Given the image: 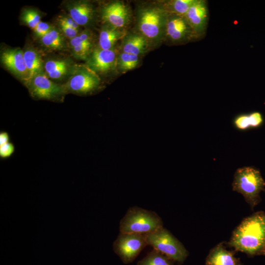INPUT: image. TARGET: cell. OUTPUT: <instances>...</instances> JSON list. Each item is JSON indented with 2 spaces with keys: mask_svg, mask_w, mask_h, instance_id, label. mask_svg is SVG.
I'll list each match as a JSON object with an SVG mask.
<instances>
[{
  "mask_svg": "<svg viewBox=\"0 0 265 265\" xmlns=\"http://www.w3.org/2000/svg\"><path fill=\"white\" fill-rule=\"evenodd\" d=\"M206 265H241L234 254L227 250L221 243L212 248L206 260Z\"/></svg>",
  "mask_w": 265,
  "mask_h": 265,
  "instance_id": "obj_15",
  "label": "cell"
},
{
  "mask_svg": "<svg viewBox=\"0 0 265 265\" xmlns=\"http://www.w3.org/2000/svg\"><path fill=\"white\" fill-rule=\"evenodd\" d=\"M40 18V14L33 9H26L21 15L22 22L32 29L41 22Z\"/></svg>",
  "mask_w": 265,
  "mask_h": 265,
  "instance_id": "obj_26",
  "label": "cell"
},
{
  "mask_svg": "<svg viewBox=\"0 0 265 265\" xmlns=\"http://www.w3.org/2000/svg\"><path fill=\"white\" fill-rule=\"evenodd\" d=\"M26 85L30 95L38 99L52 100L65 92L62 85L50 80L42 72L36 75Z\"/></svg>",
  "mask_w": 265,
  "mask_h": 265,
  "instance_id": "obj_7",
  "label": "cell"
},
{
  "mask_svg": "<svg viewBox=\"0 0 265 265\" xmlns=\"http://www.w3.org/2000/svg\"><path fill=\"white\" fill-rule=\"evenodd\" d=\"M53 27L50 24L41 21L33 29V31L37 37L41 38L51 31Z\"/></svg>",
  "mask_w": 265,
  "mask_h": 265,
  "instance_id": "obj_27",
  "label": "cell"
},
{
  "mask_svg": "<svg viewBox=\"0 0 265 265\" xmlns=\"http://www.w3.org/2000/svg\"><path fill=\"white\" fill-rule=\"evenodd\" d=\"M14 145L9 142L0 146V157L2 159L8 158L14 153Z\"/></svg>",
  "mask_w": 265,
  "mask_h": 265,
  "instance_id": "obj_29",
  "label": "cell"
},
{
  "mask_svg": "<svg viewBox=\"0 0 265 265\" xmlns=\"http://www.w3.org/2000/svg\"><path fill=\"white\" fill-rule=\"evenodd\" d=\"M126 35L124 29H120L108 24L101 30L99 37V48L103 50L113 49L115 43Z\"/></svg>",
  "mask_w": 265,
  "mask_h": 265,
  "instance_id": "obj_16",
  "label": "cell"
},
{
  "mask_svg": "<svg viewBox=\"0 0 265 265\" xmlns=\"http://www.w3.org/2000/svg\"><path fill=\"white\" fill-rule=\"evenodd\" d=\"M168 13L162 6H149L140 9L137 27L140 34L147 40L156 42L165 35Z\"/></svg>",
  "mask_w": 265,
  "mask_h": 265,
  "instance_id": "obj_4",
  "label": "cell"
},
{
  "mask_svg": "<svg viewBox=\"0 0 265 265\" xmlns=\"http://www.w3.org/2000/svg\"><path fill=\"white\" fill-rule=\"evenodd\" d=\"M228 244L250 255H261L265 244V212L245 218L233 232Z\"/></svg>",
  "mask_w": 265,
  "mask_h": 265,
  "instance_id": "obj_1",
  "label": "cell"
},
{
  "mask_svg": "<svg viewBox=\"0 0 265 265\" xmlns=\"http://www.w3.org/2000/svg\"><path fill=\"white\" fill-rule=\"evenodd\" d=\"M139 63V56L122 52L118 54L116 65L122 72L135 68Z\"/></svg>",
  "mask_w": 265,
  "mask_h": 265,
  "instance_id": "obj_25",
  "label": "cell"
},
{
  "mask_svg": "<svg viewBox=\"0 0 265 265\" xmlns=\"http://www.w3.org/2000/svg\"><path fill=\"white\" fill-rule=\"evenodd\" d=\"M40 41L44 47L53 50H62L65 47L62 35L54 27L40 38Z\"/></svg>",
  "mask_w": 265,
  "mask_h": 265,
  "instance_id": "obj_21",
  "label": "cell"
},
{
  "mask_svg": "<svg viewBox=\"0 0 265 265\" xmlns=\"http://www.w3.org/2000/svg\"><path fill=\"white\" fill-rule=\"evenodd\" d=\"M147 245L146 234L120 233L113 242V247L122 262L129 264Z\"/></svg>",
  "mask_w": 265,
  "mask_h": 265,
  "instance_id": "obj_6",
  "label": "cell"
},
{
  "mask_svg": "<svg viewBox=\"0 0 265 265\" xmlns=\"http://www.w3.org/2000/svg\"><path fill=\"white\" fill-rule=\"evenodd\" d=\"M184 17L195 37H199L205 32L208 23V9L206 1L195 0Z\"/></svg>",
  "mask_w": 265,
  "mask_h": 265,
  "instance_id": "obj_9",
  "label": "cell"
},
{
  "mask_svg": "<svg viewBox=\"0 0 265 265\" xmlns=\"http://www.w3.org/2000/svg\"><path fill=\"white\" fill-rule=\"evenodd\" d=\"M163 227V222L155 212L138 207L130 208L120 222V233L147 234Z\"/></svg>",
  "mask_w": 265,
  "mask_h": 265,
  "instance_id": "obj_2",
  "label": "cell"
},
{
  "mask_svg": "<svg viewBox=\"0 0 265 265\" xmlns=\"http://www.w3.org/2000/svg\"><path fill=\"white\" fill-rule=\"evenodd\" d=\"M9 136L6 132H2L0 133V146L9 142Z\"/></svg>",
  "mask_w": 265,
  "mask_h": 265,
  "instance_id": "obj_32",
  "label": "cell"
},
{
  "mask_svg": "<svg viewBox=\"0 0 265 265\" xmlns=\"http://www.w3.org/2000/svg\"><path fill=\"white\" fill-rule=\"evenodd\" d=\"M264 122L262 114L257 111L248 114H243L236 117L233 120V124L237 129L245 131L252 128H257L261 126Z\"/></svg>",
  "mask_w": 265,
  "mask_h": 265,
  "instance_id": "obj_19",
  "label": "cell"
},
{
  "mask_svg": "<svg viewBox=\"0 0 265 265\" xmlns=\"http://www.w3.org/2000/svg\"><path fill=\"white\" fill-rule=\"evenodd\" d=\"M146 237L148 245L174 261L183 263L188 256V251L183 244L163 227L146 234Z\"/></svg>",
  "mask_w": 265,
  "mask_h": 265,
  "instance_id": "obj_5",
  "label": "cell"
},
{
  "mask_svg": "<svg viewBox=\"0 0 265 265\" xmlns=\"http://www.w3.org/2000/svg\"><path fill=\"white\" fill-rule=\"evenodd\" d=\"M165 35L173 42H180L196 38L184 17L169 14L165 29Z\"/></svg>",
  "mask_w": 265,
  "mask_h": 265,
  "instance_id": "obj_11",
  "label": "cell"
},
{
  "mask_svg": "<svg viewBox=\"0 0 265 265\" xmlns=\"http://www.w3.org/2000/svg\"><path fill=\"white\" fill-rule=\"evenodd\" d=\"M232 187L253 207L258 203L260 194L265 188V181L259 170L246 166L238 168L235 172Z\"/></svg>",
  "mask_w": 265,
  "mask_h": 265,
  "instance_id": "obj_3",
  "label": "cell"
},
{
  "mask_svg": "<svg viewBox=\"0 0 265 265\" xmlns=\"http://www.w3.org/2000/svg\"><path fill=\"white\" fill-rule=\"evenodd\" d=\"M173 261L165 255L153 249L138 262L137 265H173Z\"/></svg>",
  "mask_w": 265,
  "mask_h": 265,
  "instance_id": "obj_24",
  "label": "cell"
},
{
  "mask_svg": "<svg viewBox=\"0 0 265 265\" xmlns=\"http://www.w3.org/2000/svg\"><path fill=\"white\" fill-rule=\"evenodd\" d=\"M58 22L65 24L68 26L79 30V25L69 15L60 16Z\"/></svg>",
  "mask_w": 265,
  "mask_h": 265,
  "instance_id": "obj_30",
  "label": "cell"
},
{
  "mask_svg": "<svg viewBox=\"0 0 265 265\" xmlns=\"http://www.w3.org/2000/svg\"><path fill=\"white\" fill-rule=\"evenodd\" d=\"M261 255H265V244L264 247V248H263V249L262 250Z\"/></svg>",
  "mask_w": 265,
  "mask_h": 265,
  "instance_id": "obj_33",
  "label": "cell"
},
{
  "mask_svg": "<svg viewBox=\"0 0 265 265\" xmlns=\"http://www.w3.org/2000/svg\"><path fill=\"white\" fill-rule=\"evenodd\" d=\"M195 0H173L167 1L162 6L170 15L184 17Z\"/></svg>",
  "mask_w": 265,
  "mask_h": 265,
  "instance_id": "obj_22",
  "label": "cell"
},
{
  "mask_svg": "<svg viewBox=\"0 0 265 265\" xmlns=\"http://www.w3.org/2000/svg\"><path fill=\"white\" fill-rule=\"evenodd\" d=\"M24 57L27 70V78L25 81L26 84L36 75L41 72L43 61L39 53L31 48L24 51Z\"/></svg>",
  "mask_w": 265,
  "mask_h": 265,
  "instance_id": "obj_18",
  "label": "cell"
},
{
  "mask_svg": "<svg viewBox=\"0 0 265 265\" xmlns=\"http://www.w3.org/2000/svg\"><path fill=\"white\" fill-rule=\"evenodd\" d=\"M80 40L83 42L92 43L93 38L91 33L87 30H83L78 34Z\"/></svg>",
  "mask_w": 265,
  "mask_h": 265,
  "instance_id": "obj_31",
  "label": "cell"
},
{
  "mask_svg": "<svg viewBox=\"0 0 265 265\" xmlns=\"http://www.w3.org/2000/svg\"><path fill=\"white\" fill-rule=\"evenodd\" d=\"M48 76L53 79H60L65 76L70 69V64L67 60L62 59L49 60L44 65Z\"/></svg>",
  "mask_w": 265,
  "mask_h": 265,
  "instance_id": "obj_20",
  "label": "cell"
},
{
  "mask_svg": "<svg viewBox=\"0 0 265 265\" xmlns=\"http://www.w3.org/2000/svg\"><path fill=\"white\" fill-rule=\"evenodd\" d=\"M70 45L73 54L75 57L86 59L91 53L93 44L81 41L78 34L75 37L70 39Z\"/></svg>",
  "mask_w": 265,
  "mask_h": 265,
  "instance_id": "obj_23",
  "label": "cell"
},
{
  "mask_svg": "<svg viewBox=\"0 0 265 265\" xmlns=\"http://www.w3.org/2000/svg\"><path fill=\"white\" fill-rule=\"evenodd\" d=\"M100 79L97 74L89 68L77 70L62 85L65 92L87 93L95 90L99 85Z\"/></svg>",
  "mask_w": 265,
  "mask_h": 265,
  "instance_id": "obj_8",
  "label": "cell"
},
{
  "mask_svg": "<svg viewBox=\"0 0 265 265\" xmlns=\"http://www.w3.org/2000/svg\"><path fill=\"white\" fill-rule=\"evenodd\" d=\"M1 62L12 73L26 81L27 70L24 57V52L20 48L8 49L1 53Z\"/></svg>",
  "mask_w": 265,
  "mask_h": 265,
  "instance_id": "obj_13",
  "label": "cell"
},
{
  "mask_svg": "<svg viewBox=\"0 0 265 265\" xmlns=\"http://www.w3.org/2000/svg\"><path fill=\"white\" fill-rule=\"evenodd\" d=\"M118 55L113 49L94 50L87 60L88 67L95 73H105L114 68L117 63Z\"/></svg>",
  "mask_w": 265,
  "mask_h": 265,
  "instance_id": "obj_12",
  "label": "cell"
},
{
  "mask_svg": "<svg viewBox=\"0 0 265 265\" xmlns=\"http://www.w3.org/2000/svg\"><path fill=\"white\" fill-rule=\"evenodd\" d=\"M102 18L106 24L124 29L130 21L131 15L128 8L124 3L116 1L103 7Z\"/></svg>",
  "mask_w": 265,
  "mask_h": 265,
  "instance_id": "obj_10",
  "label": "cell"
},
{
  "mask_svg": "<svg viewBox=\"0 0 265 265\" xmlns=\"http://www.w3.org/2000/svg\"><path fill=\"white\" fill-rule=\"evenodd\" d=\"M58 23L62 32L67 38L72 39L79 34L78 30L74 29L62 22H58Z\"/></svg>",
  "mask_w": 265,
  "mask_h": 265,
  "instance_id": "obj_28",
  "label": "cell"
},
{
  "mask_svg": "<svg viewBox=\"0 0 265 265\" xmlns=\"http://www.w3.org/2000/svg\"><path fill=\"white\" fill-rule=\"evenodd\" d=\"M122 52L139 55L148 49V40L140 34L126 35L122 45Z\"/></svg>",
  "mask_w": 265,
  "mask_h": 265,
  "instance_id": "obj_17",
  "label": "cell"
},
{
  "mask_svg": "<svg viewBox=\"0 0 265 265\" xmlns=\"http://www.w3.org/2000/svg\"><path fill=\"white\" fill-rule=\"evenodd\" d=\"M67 9L69 16L79 26L89 25L95 16V9L92 4L85 1H76L68 3Z\"/></svg>",
  "mask_w": 265,
  "mask_h": 265,
  "instance_id": "obj_14",
  "label": "cell"
}]
</instances>
